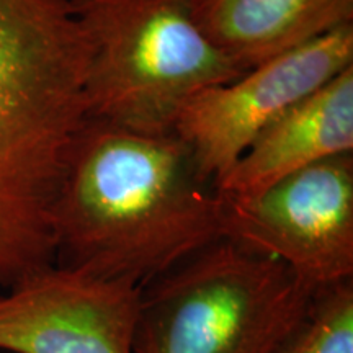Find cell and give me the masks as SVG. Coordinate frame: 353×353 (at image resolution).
Returning <instances> with one entry per match:
<instances>
[{
    "label": "cell",
    "mask_w": 353,
    "mask_h": 353,
    "mask_svg": "<svg viewBox=\"0 0 353 353\" xmlns=\"http://www.w3.org/2000/svg\"><path fill=\"white\" fill-rule=\"evenodd\" d=\"M52 228L57 267L144 286L223 237V205L174 132L88 118Z\"/></svg>",
    "instance_id": "cell-1"
},
{
    "label": "cell",
    "mask_w": 353,
    "mask_h": 353,
    "mask_svg": "<svg viewBox=\"0 0 353 353\" xmlns=\"http://www.w3.org/2000/svg\"><path fill=\"white\" fill-rule=\"evenodd\" d=\"M90 56L70 0H0V291L54 265L52 214L88 120Z\"/></svg>",
    "instance_id": "cell-2"
},
{
    "label": "cell",
    "mask_w": 353,
    "mask_h": 353,
    "mask_svg": "<svg viewBox=\"0 0 353 353\" xmlns=\"http://www.w3.org/2000/svg\"><path fill=\"white\" fill-rule=\"evenodd\" d=\"M314 291L278 259L219 237L143 286L132 353H280Z\"/></svg>",
    "instance_id": "cell-3"
},
{
    "label": "cell",
    "mask_w": 353,
    "mask_h": 353,
    "mask_svg": "<svg viewBox=\"0 0 353 353\" xmlns=\"http://www.w3.org/2000/svg\"><path fill=\"white\" fill-rule=\"evenodd\" d=\"M92 46L88 118L170 134L185 103L244 74L193 19L188 0H70Z\"/></svg>",
    "instance_id": "cell-4"
},
{
    "label": "cell",
    "mask_w": 353,
    "mask_h": 353,
    "mask_svg": "<svg viewBox=\"0 0 353 353\" xmlns=\"http://www.w3.org/2000/svg\"><path fill=\"white\" fill-rule=\"evenodd\" d=\"M221 205L223 237L278 259L312 290L353 280V154L294 172L257 195H221Z\"/></svg>",
    "instance_id": "cell-5"
},
{
    "label": "cell",
    "mask_w": 353,
    "mask_h": 353,
    "mask_svg": "<svg viewBox=\"0 0 353 353\" xmlns=\"http://www.w3.org/2000/svg\"><path fill=\"white\" fill-rule=\"evenodd\" d=\"M352 65L353 23L198 92L176 117L174 134L216 187L265 128Z\"/></svg>",
    "instance_id": "cell-6"
},
{
    "label": "cell",
    "mask_w": 353,
    "mask_h": 353,
    "mask_svg": "<svg viewBox=\"0 0 353 353\" xmlns=\"http://www.w3.org/2000/svg\"><path fill=\"white\" fill-rule=\"evenodd\" d=\"M141 290L57 265L32 273L0 291V350L132 353Z\"/></svg>",
    "instance_id": "cell-7"
},
{
    "label": "cell",
    "mask_w": 353,
    "mask_h": 353,
    "mask_svg": "<svg viewBox=\"0 0 353 353\" xmlns=\"http://www.w3.org/2000/svg\"><path fill=\"white\" fill-rule=\"evenodd\" d=\"M342 154H353V65L265 128L216 190L228 196H252Z\"/></svg>",
    "instance_id": "cell-8"
},
{
    "label": "cell",
    "mask_w": 353,
    "mask_h": 353,
    "mask_svg": "<svg viewBox=\"0 0 353 353\" xmlns=\"http://www.w3.org/2000/svg\"><path fill=\"white\" fill-rule=\"evenodd\" d=\"M205 37L242 72L353 23V0H188Z\"/></svg>",
    "instance_id": "cell-9"
},
{
    "label": "cell",
    "mask_w": 353,
    "mask_h": 353,
    "mask_svg": "<svg viewBox=\"0 0 353 353\" xmlns=\"http://www.w3.org/2000/svg\"><path fill=\"white\" fill-rule=\"evenodd\" d=\"M299 330H301V329H299ZM298 334H299V332H298ZM298 334H296V337H294L293 341H291V342L288 343V345H286L280 353H306V352H304V348H303L301 341H299Z\"/></svg>",
    "instance_id": "cell-10"
}]
</instances>
